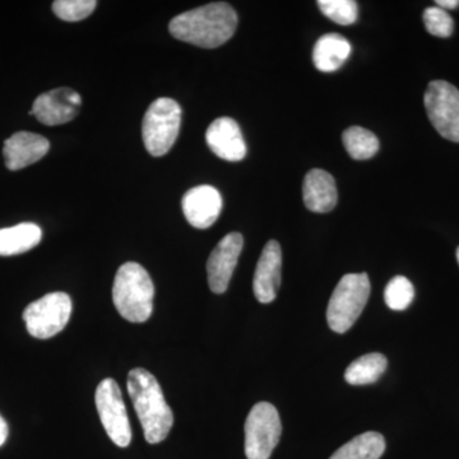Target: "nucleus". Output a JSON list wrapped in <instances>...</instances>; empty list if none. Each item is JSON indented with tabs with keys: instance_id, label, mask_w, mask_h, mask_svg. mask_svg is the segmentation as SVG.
Segmentation results:
<instances>
[{
	"instance_id": "nucleus-13",
	"label": "nucleus",
	"mask_w": 459,
	"mask_h": 459,
	"mask_svg": "<svg viewBox=\"0 0 459 459\" xmlns=\"http://www.w3.org/2000/svg\"><path fill=\"white\" fill-rule=\"evenodd\" d=\"M205 142L214 155L226 161H241L247 156L243 133L231 117H222L214 120L205 132Z\"/></svg>"
},
{
	"instance_id": "nucleus-10",
	"label": "nucleus",
	"mask_w": 459,
	"mask_h": 459,
	"mask_svg": "<svg viewBox=\"0 0 459 459\" xmlns=\"http://www.w3.org/2000/svg\"><path fill=\"white\" fill-rule=\"evenodd\" d=\"M81 107L82 98L80 93L69 87H59L38 96L30 115L45 126H62L72 122L80 114Z\"/></svg>"
},
{
	"instance_id": "nucleus-28",
	"label": "nucleus",
	"mask_w": 459,
	"mask_h": 459,
	"mask_svg": "<svg viewBox=\"0 0 459 459\" xmlns=\"http://www.w3.org/2000/svg\"><path fill=\"white\" fill-rule=\"evenodd\" d=\"M457 262H458V264H459V247H458V249H457Z\"/></svg>"
},
{
	"instance_id": "nucleus-2",
	"label": "nucleus",
	"mask_w": 459,
	"mask_h": 459,
	"mask_svg": "<svg viewBox=\"0 0 459 459\" xmlns=\"http://www.w3.org/2000/svg\"><path fill=\"white\" fill-rule=\"evenodd\" d=\"M126 388L147 443L164 442L174 425V413L156 377L150 371L137 368L129 373Z\"/></svg>"
},
{
	"instance_id": "nucleus-9",
	"label": "nucleus",
	"mask_w": 459,
	"mask_h": 459,
	"mask_svg": "<svg viewBox=\"0 0 459 459\" xmlns=\"http://www.w3.org/2000/svg\"><path fill=\"white\" fill-rule=\"evenodd\" d=\"M429 120L446 140L459 143V90L446 81H433L425 92Z\"/></svg>"
},
{
	"instance_id": "nucleus-5",
	"label": "nucleus",
	"mask_w": 459,
	"mask_h": 459,
	"mask_svg": "<svg viewBox=\"0 0 459 459\" xmlns=\"http://www.w3.org/2000/svg\"><path fill=\"white\" fill-rule=\"evenodd\" d=\"M181 126V108L175 100H155L144 114L142 138L150 155H166L177 142Z\"/></svg>"
},
{
	"instance_id": "nucleus-21",
	"label": "nucleus",
	"mask_w": 459,
	"mask_h": 459,
	"mask_svg": "<svg viewBox=\"0 0 459 459\" xmlns=\"http://www.w3.org/2000/svg\"><path fill=\"white\" fill-rule=\"evenodd\" d=\"M344 148L353 160H369L379 151V141L373 132L362 126H351L342 134Z\"/></svg>"
},
{
	"instance_id": "nucleus-27",
	"label": "nucleus",
	"mask_w": 459,
	"mask_h": 459,
	"mask_svg": "<svg viewBox=\"0 0 459 459\" xmlns=\"http://www.w3.org/2000/svg\"><path fill=\"white\" fill-rule=\"evenodd\" d=\"M437 7L444 9V11H446V9L457 8L459 2L458 0H437Z\"/></svg>"
},
{
	"instance_id": "nucleus-22",
	"label": "nucleus",
	"mask_w": 459,
	"mask_h": 459,
	"mask_svg": "<svg viewBox=\"0 0 459 459\" xmlns=\"http://www.w3.org/2000/svg\"><path fill=\"white\" fill-rule=\"evenodd\" d=\"M415 298V289L409 279L394 277L385 287V300L389 309L402 312L410 307Z\"/></svg>"
},
{
	"instance_id": "nucleus-1",
	"label": "nucleus",
	"mask_w": 459,
	"mask_h": 459,
	"mask_svg": "<svg viewBox=\"0 0 459 459\" xmlns=\"http://www.w3.org/2000/svg\"><path fill=\"white\" fill-rule=\"evenodd\" d=\"M237 12L228 3L202 5L172 18L169 31L178 40L195 47L214 49L221 47L237 31Z\"/></svg>"
},
{
	"instance_id": "nucleus-23",
	"label": "nucleus",
	"mask_w": 459,
	"mask_h": 459,
	"mask_svg": "<svg viewBox=\"0 0 459 459\" xmlns=\"http://www.w3.org/2000/svg\"><path fill=\"white\" fill-rule=\"evenodd\" d=\"M322 13L338 25L349 26L358 20V3L353 0H319Z\"/></svg>"
},
{
	"instance_id": "nucleus-15",
	"label": "nucleus",
	"mask_w": 459,
	"mask_h": 459,
	"mask_svg": "<svg viewBox=\"0 0 459 459\" xmlns=\"http://www.w3.org/2000/svg\"><path fill=\"white\" fill-rule=\"evenodd\" d=\"M49 150L50 142L42 135L31 132H18L4 142L3 155L7 169L17 171L40 161Z\"/></svg>"
},
{
	"instance_id": "nucleus-16",
	"label": "nucleus",
	"mask_w": 459,
	"mask_h": 459,
	"mask_svg": "<svg viewBox=\"0 0 459 459\" xmlns=\"http://www.w3.org/2000/svg\"><path fill=\"white\" fill-rule=\"evenodd\" d=\"M303 198L304 204L312 212H331L338 201L333 177L322 169H313L307 172L303 184Z\"/></svg>"
},
{
	"instance_id": "nucleus-18",
	"label": "nucleus",
	"mask_w": 459,
	"mask_h": 459,
	"mask_svg": "<svg viewBox=\"0 0 459 459\" xmlns=\"http://www.w3.org/2000/svg\"><path fill=\"white\" fill-rule=\"evenodd\" d=\"M41 238V229L32 222L0 229V255L11 256L29 252L40 244Z\"/></svg>"
},
{
	"instance_id": "nucleus-19",
	"label": "nucleus",
	"mask_w": 459,
	"mask_h": 459,
	"mask_svg": "<svg viewBox=\"0 0 459 459\" xmlns=\"http://www.w3.org/2000/svg\"><path fill=\"white\" fill-rule=\"evenodd\" d=\"M385 451V440L383 435L369 431L353 437L329 459H379Z\"/></svg>"
},
{
	"instance_id": "nucleus-12",
	"label": "nucleus",
	"mask_w": 459,
	"mask_h": 459,
	"mask_svg": "<svg viewBox=\"0 0 459 459\" xmlns=\"http://www.w3.org/2000/svg\"><path fill=\"white\" fill-rule=\"evenodd\" d=\"M222 197L219 190L211 186H199L189 189L181 199L184 216L193 228H211L222 211Z\"/></svg>"
},
{
	"instance_id": "nucleus-11",
	"label": "nucleus",
	"mask_w": 459,
	"mask_h": 459,
	"mask_svg": "<svg viewBox=\"0 0 459 459\" xmlns=\"http://www.w3.org/2000/svg\"><path fill=\"white\" fill-rule=\"evenodd\" d=\"M243 246V235L230 232L211 253L207 262V276L208 285L214 294H223L228 290Z\"/></svg>"
},
{
	"instance_id": "nucleus-7",
	"label": "nucleus",
	"mask_w": 459,
	"mask_h": 459,
	"mask_svg": "<svg viewBox=\"0 0 459 459\" xmlns=\"http://www.w3.org/2000/svg\"><path fill=\"white\" fill-rule=\"evenodd\" d=\"M244 430L247 458L270 459L282 433L279 411L268 402H259L247 415Z\"/></svg>"
},
{
	"instance_id": "nucleus-26",
	"label": "nucleus",
	"mask_w": 459,
	"mask_h": 459,
	"mask_svg": "<svg viewBox=\"0 0 459 459\" xmlns=\"http://www.w3.org/2000/svg\"><path fill=\"white\" fill-rule=\"evenodd\" d=\"M9 429L8 424L5 422V420L0 416V446H3L5 442H7Z\"/></svg>"
},
{
	"instance_id": "nucleus-14",
	"label": "nucleus",
	"mask_w": 459,
	"mask_h": 459,
	"mask_svg": "<svg viewBox=\"0 0 459 459\" xmlns=\"http://www.w3.org/2000/svg\"><path fill=\"white\" fill-rule=\"evenodd\" d=\"M282 270V250L276 240L268 241L256 264L253 291L256 300L270 304L277 298Z\"/></svg>"
},
{
	"instance_id": "nucleus-20",
	"label": "nucleus",
	"mask_w": 459,
	"mask_h": 459,
	"mask_svg": "<svg viewBox=\"0 0 459 459\" xmlns=\"http://www.w3.org/2000/svg\"><path fill=\"white\" fill-rule=\"evenodd\" d=\"M388 361L379 352L368 353L351 362L344 373V379L351 385H367L377 382L385 374Z\"/></svg>"
},
{
	"instance_id": "nucleus-3",
	"label": "nucleus",
	"mask_w": 459,
	"mask_h": 459,
	"mask_svg": "<svg viewBox=\"0 0 459 459\" xmlns=\"http://www.w3.org/2000/svg\"><path fill=\"white\" fill-rule=\"evenodd\" d=\"M155 286L148 272L135 262L124 263L117 272L113 301L117 313L132 323H144L153 312Z\"/></svg>"
},
{
	"instance_id": "nucleus-24",
	"label": "nucleus",
	"mask_w": 459,
	"mask_h": 459,
	"mask_svg": "<svg viewBox=\"0 0 459 459\" xmlns=\"http://www.w3.org/2000/svg\"><path fill=\"white\" fill-rule=\"evenodd\" d=\"M96 5L95 0H56L53 3V12L60 20L78 22L91 16Z\"/></svg>"
},
{
	"instance_id": "nucleus-25",
	"label": "nucleus",
	"mask_w": 459,
	"mask_h": 459,
	"mask_svg": "<svg viewBox=\"0 0 459 459\" xmlns=\"http://www.w3.org/2000/svg\"><path fill=\"white\" fill-rule=\"evenodd\" d=\"M422 20H424L428 32L437 38H449L455 30L453 18L449 16L448 12L437 5L425 9Z\"/></svg>"
},
{
	"instance_id": "nucleus-4",
	"label": "nucleus",
	"mask_w": 459,
	"mask_h": 459,
	"mask_svg": "<svg viewBox=\"0 0 459 459\" xmlns=\"http://www.w3.org/2000/svg\"><path fill=\"white\" fill-rule=\"evenodd\" d=\"M370 296V281L367 273L343 276L331 296L327 309L329 327L344 333L361 316Z\"/></svg>"
},
{
	"instance_id": "nucleus-17",
	"label": "nucleus",
	"mask_w": 459,
	"mask_h": 459,
	"mask_svg": "<svg viewBox=\"0 0 459 459\" xmlns=\"http://www.w3.org/2000/svg\"><path fill=\"white\" fill-rule=\"evenodd\" d=\"M351 45L338 33L323 35L313 50V62L316 68L325 74L336 72L349 59Z\"/></svg>"
},
{
	"instance_id": "nucleus-6",
	"label": "nucleus",
	"mask_w": 459,
	"mask_h": 459,
	"mask_svg": "<svg viewBox=\"0 0 459 459\" xmlns=\"http://www.w3.org/2000/svg\"><path fill=\"white\" fill-rule=\"evenodd\" d=\"M74 304L65 292H50L33 301L23 312L27 331L32 337L48 340L56 336L71 319Z\"/></svg>"
},
{
	"instance_id": "nucleus-8",
	"label": "nucleus",
	"mask_w": 459,
	"mask_h": 459,
	"mask_svg": "<svg viewBox=\"0 0 459 459\" xmlns=\"http://www.w3.org/2000/svg\"><path fill=\"white\" fill-rule=\"evenodd\" d=\"M96 409L108 437L115 446L126 448L132 442V429L122 391L111 377L100 383L95 394Z\"/></svg>"
}]
</instances>
